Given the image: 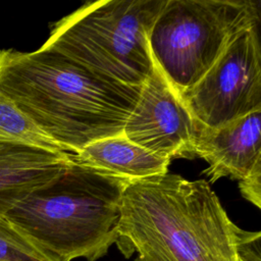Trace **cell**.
<instances>
[{"mask_svg":"<svg viewBox=\"0 0 261 261\" xmlns=\"http://www.w3.org/2000/svg\"><path fill=\"white\" fill-rule=\"evenodd\" d=\"M141 88L49 48L0 50V91L68 154L122 135Z\"/></svg>","mask_w":261,"mask_h":261,"instance_id":"6da1fadb","label":"cell"},{"mask_svg":"<svg viewBox=\"0 0 261 261\" xmlns=\"http://www.w3.org/2000/svg\"><path fill=\"white\" fill-rule=\"evenodd\" d=\"M117 245L135 261H238L248 231L228 217L205 179L160 174L129 182Z\"/></svg>","mask_w":261,"mask_h":261,"instance_id":"7a4b0ae2","label":"cell"},{"mask_svg":"<svg viewBox=\"0 0 261 261\" xmlns=\"http://www.w3.org/2000/svg\"><path fill=\"white\" fill-rule=\"evenodd\" d=\"M129 182L72 158L53 180L31 193L6 217L58 261H96L117 240L122 194Z\"/></svg>","mask_w":261,"mask_h":261,"instance_id":"3957f363","label":"cell"},{"mask_svg":"<svg viewBox=\"0 0 261 261\" xmlns=\"http://www.w3.org/2000/svg\"><path fill=\"white\" fill-rule=\"evenodd\" d=\"M166 0L87 2L56 21L42 47L129 86H143L154 69L149 34Z\"/></svg>","mask_w":261,"mask_h":261,"instance_id":"277c9868","label":"cell"},{"mask_svg":"<svg viewBox=\"0 0 261 261\" xmlns=\"http://www.w3.org/2000/svg\"><path fill=\"white\" fill-rule=\"evenodd\" d=\"M254 0H166L149 34L156 67L180 96L243 32L259 25Z\"/></svg>","mask_w":261,"mask_h":261,"instance_id":"5b68a950","label":"cell"},{"mask_svg":"<svg viewBox=\"0 0 261 261\" xmlns=\"http://www.w3.org/2000/svg\"><path fill=\"white\" fill-rule=\"evenodd\" d=\"M180 100L200 124L217 128L261 110L258 25L243 32Z\"/></svg>","mask_w":261,"mask_h":261,"instance_id":"8992f818","label":"cell"},{"mask_svg":"<svg viewBox=\"0 0 261 261\" xmlns=\"http://www.w3.org/2000/svg\"><path fill=\"white\" fill-rule=\"evenodd\" d=\"M196 121L154 64L122 135L133 143L168 158H194Z\"/></svg>","mask_w":261,"mask_h":261,"instance_id":"52a82bcc","label":"cell"},{"mask_svg":"<svg viewBox=\"0 0 261 261\" xmlns=\"http://www.w3.org/2000/svg\"><path fill=\"white\" fill-rule=\"evenodd\" d=\"M193 152L208 163L204 172L211 182L224 176L242 180L261 164V110L217 128L196 121Z\"/></svg>","mask_w":261,"mask_h":261,"instance_id":"ba28073f","label":"cell"},{"mask_svg":"<svg viewBox=\"0 0 261 261\" xmlns=\"http://www.w3.org/2000/svg\"><path fill=\"white\" fill-rule=\"evenodd\" d=\"M71 154L0 142V217L34 191L59 175Z\"/></svg>","mask_w":261,"mask_h":261,"instance_id":"9c48e42d","label":"cell"},{"mask_svg":"<svg viewBox=\"0 0 261 261\" xmlns=\"http://www.w3.org/2000/svg\"><path fill=\"white\" fill-rule=\"evenodd\" d=\"M72 158L128 182L165 174L171 161L133 143L123 135L95 141L72 154Z\"/></svg>","mask_w":261,"mask_h":261,"instance_id":"30bf717a","label":"cell"},{"mask_svg":"<svg viewBox=\"0 0 261 261\" xmlns=\"http://www.w3.org/2000/svg\"><path fill=\"white\" fill-rule=\"evenodd\" d=\"M0 142L22 144L52 152H64L58 144L43 133L15 103L1 91Z\"/></svg>","mask_w":261,"mask_h":261,"instance_id":"8fae6325","label":"cell"},{"mask_svg":"<svg viewBox=\"0 0 261 261\" xmlns=\"http://www.w3.org/2000/svg\"><path fill=\"white\" fill-rule=\"evenodd\" d=\"M0 261H58L41 249L6 216L0 217Z\"/></svg>","mask_w":261,"mask_h":261,"instance_id":"7c38bea8","label":"cell"},{"mask_svg":"<svg viewBox=\"0 0 261 261\" xmlns=\"http://www.w3.org/2000/svg\"><path fill=\"white\" fill-rule=\"evenodd\" d=\"M239 188L246 200L257 208H261V164L257 165L245 178L239 180Z\"/></svg>","mask_w":261,"mask_h":261,"instance_id":"4fadbf2b","label":"cell"},{"mask_svg":"<svg viewBox=\"0 0 261 261\" xmlns=\"http://www.w3.org/2000/svg\"><path fill=\"white\" fill-rule=\"evenodd\" d=\"M260 243V231H248L240 247L238 261H261Z\"/></svg>","mask_w":261,"mask_h":261,"instance_id":"5bb4252c","label":"cell"}]
</instances>
